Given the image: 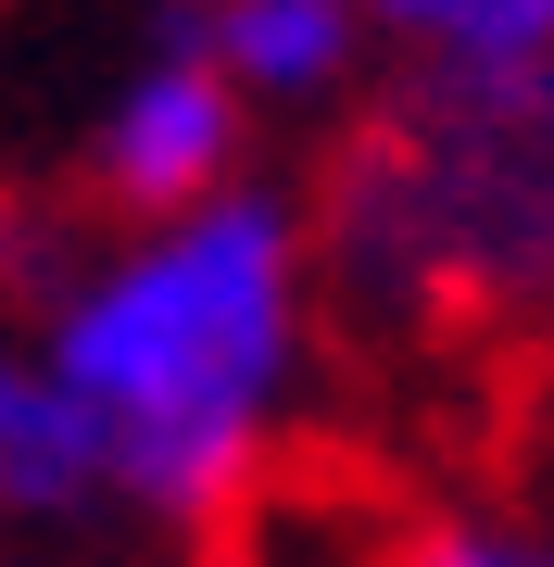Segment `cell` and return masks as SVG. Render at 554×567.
<instances>
[{
    "mask_svg": "<svg viewBox=\"0 0 554 567\" xmlns=\"http://www.w3.org/2000/svg\"><path fill=\"white\" fill-rule=\"evenodd\" d=\"M315 203L227 189L202 215H151L76 252L39 303V353L114 454V505L215 529L265 480L290 391L315 353Z\"/></svg>",
    "mask_w": 554,
    "mask_h": 567,
    "instance_id": "obj_1",
    "label": "cell"
},
{
    "mask_svg": "<svg viewBox=\"0 0 554 567\" xmlns=\"http://www.w3.org/2000/svg\"><path fill=\"white\" fill-rule=\"evenodd\" d=\"M315 278L366 328H554V63L416 76L315 189Z\"/></svg>",
    "mask_w": 554,
    "mask_h": 567,
    "instance_id": "obj_2",
    "label": "cell"
},
{
    "mask_svg": "<svg viewBox=\"0 0 554 567\" xmlns=\"http://www.w3.org/2000/svg\"><path fill=\"white\" fill-rule=\"evenodd\" d=\"M240 140H252V102L240 76L189 39L177 0H151V51L126 63V76L102 89V114H88V189L151 227V215H202L240 189Z\"/></svg>",
    "mask_w": 554,
    "mask_h": 567,
    "instance_id": "obj_3",
    "label": "cell"
},
{
    "mask_svg": "<svg viewBox=\"0 0 554 567\" xmlns=\"http://www.w3.org/2000/svg\"><path fill=\"white\" fill-rule=\"evenodd\" d=\"M177 13L240 76L252 114H315V102H341L366 76V51H390L366 0H177Z\"/></svg>",
    "mask_w": 554,
    "mask_h": 567,
    "instance_id": "obj_4",
    "label": "cell"
},
{
    "mask_svg": "<svg viewBox=\"0 0 554 567\" xmlns=\"http://www.w3.org/2000/svg\"><path fill=\"white\" fill-rule=\"evenodd\" d=\"M88 505H114V454H102V429H88V404L63 391V365L39 341H0V555L25 543V529H63V517H88Z\"/></svg>",
    "mask_w": 554,
    "mask_h": 567,
    "instance_id": "obj_5",
    "label": "cell"
},
{
    "mask_svg": "<svg viewBox=\"0 0 554 567\" xmlns=\"http://www.w3.org/2000/svg\"><path fill=\"white\" fill-rule=\"evenodd\" d=\"M378 39L416 76H504V63H554V0H366Z\"/></svg>",
    "mask_w": 554,
    "mask_h": 567,
    "instance_id": "obj_6",
    "label": "cell"
},
{
    "mask_svg": "<svg viewBox=\"0 0 554 567\" xmlns=\"http://www.w3.org/2000/svg\"><path fill=\"white\" fill-rule=\"evenodd\" d=\"M390 567H554V529H516V517H429Z\"/></svg>",
    "mask_w": 554,
    "mask_h": 567,
    "instance_id": "obj_7",
    "label": "cell"
},
{
    "mask_svg": "<svg viewBox=\"0 0 554 567\" xmlns=\"http://www.w3.org/2000/svg\"><path fill=\"white\" fill-rule=\"evenodd\" d=\"M0 567H51V555H0Z\"/></svg>",
    "mask_w": 554,
    "mask_h": 567,
    "instance_id": "obj_8",
    "label": "cell"
}]
</instances>
